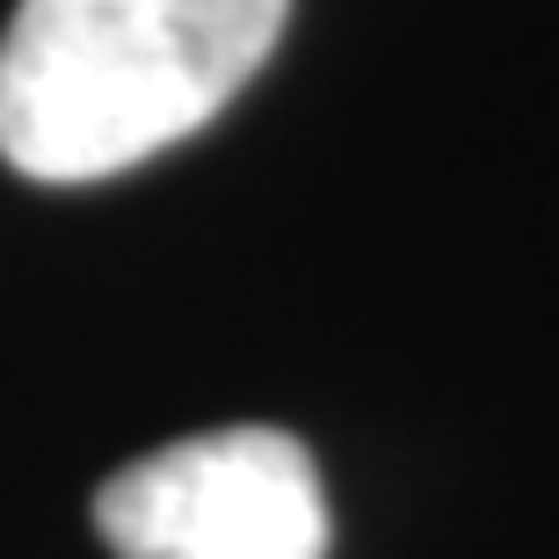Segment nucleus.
I'll use <instances>...</instances> for the list:
<instances>
[{
    "label": "nucleus",
    "mask_w": 559,
    "mask_h": 559,
    "mask_svg": "<svg viewBox=\"0 0 559 559\" xmlns=\"http://www.w3.org/2000/svg\"><path fill=\"white\" fill-rule=\"evenodd\" d=\"M290 0H22L0 37V160L103 182L153 160L254 81Z\"/></svg>",
    "instance_id": "f257e3e1"
},
{
    "label": "nucleus",
    "mask_w": 559,
    "mask_h": 559,
    "mask_svg": "<svg viewBox=\"0 0 559 559\" xmlns=\"http://www.w3.org/2000/svg\"><path fill=\"white\" fill-rule=\"evenodd\" d=\"M95 531L117 559H328V495L298 436L211 429L124 465Z\"/></svg>",
    "instance_id": "f03ea898"
}]
</instances>
